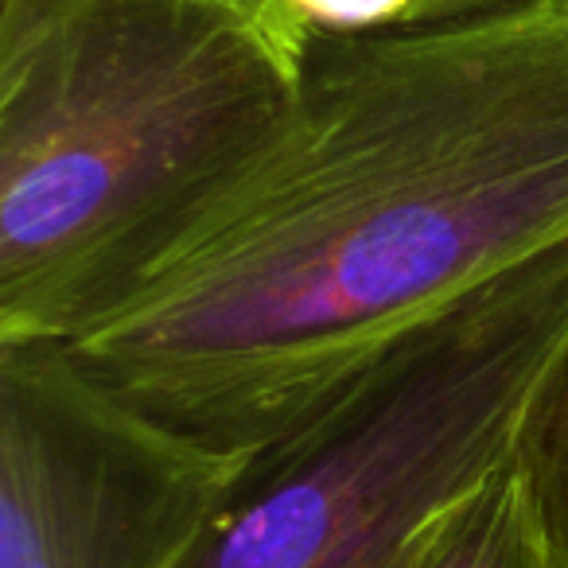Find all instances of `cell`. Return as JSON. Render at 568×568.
<instances>
[{"instance_id": "cell-1", "label": "cell", "mask_w": 568, "mask_h": 568, "mask_svg": "<svg viewBox=\"0 0 568 568\" xmlns=\"http://www.w3.org/2000/svg\"><path fill=\"white\" fill-rule=\"evenodd\" d=\"M568 242V0L312 32L293 118L67 355L253 452L351 374Z\"/></svg>"}, {"instance_id": "cell-2", "label": "cell", "mask_w": 568, "mask_h": 568, "mask_svg": "<svg viewBox=\"0 0 568 568\" xmlns=\"http://www.w3.org/2000/svg\"><path fill=\"white\" fill-rule=\"evenodd\" d=\"M284 0H0V343L102 324L276 141Z\"/></svg>"}, {"instance_id": "cell-3", "label": "cell", "mask_w": 568, "mask_h": 568, "mask_svg": "<svg viewBox=\"0 0 568 568\" xmlns=\"http://www.w3.org/2000/svg\"><path fill=\"white\" fill-rule=\"evenodd\" d=\"M568 355V242L351 374L250 452L180 568H405L514 459Z\"/></svg>"}, {"instance_id": "cell-4", "label": "cell", "mask_w": 568, "mask_h": 568, "mask_svg": "<svg viewBox=\"0 0 568 568\" xmlns=\"http://www.w3.org/2000/svg\"><path fill=\"white\" fill-rule=\"evenodd\" d=\"M245 459L149 417L59 343H0V568H180Z\"/></svg>"}, {"instance_id": "cell-5", "label": "cell", "mask_w": 568, "mask_h": 568, "mask_svg": "<svg viewBox=\"0 0 568 568\" xmlns=\"http://www.w3.org/2000/svg\"><path fill=\"white\" fill-rule=\"evenodd\" d=\"M405 568H557L518 452L428 526Z\"/></svg>"}, {"instance_id": "cell-6", "label": "cell", "mask_w": 568, "mask_h": 568, "mask_svg": "<svg viewBox=\"0 0 568 568\" xmlns=\"http://www.w3.org/2000/svg\"><path fill=\"white\" fill-rule=\"evenodd\" d=\"M518 467L526 475L545 545L557 568H568V355L529 413Z\"/></svg>"}, {"instance_id": "cell-7", "label": "cell", "mask_w": 568, "mask_h": 568, "mask_svg": "<svg viewBox=\"0 0 568 568\" xmlns=\"http://www.w3.org/2000/svg\"><path fill=\"white\" fill-rule=\"evenodd\" d=\"M316 32H374V28L448 24L490 17L534 0H284Z\"/></svg>"}]
</instances>
